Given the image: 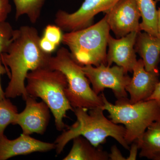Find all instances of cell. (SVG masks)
Wrapping results in <instances>:
<instances>
[{
    "instance_id": "cell-1",
    "label": "cell",
    "mask_w": 160,
    "mask_h": 160,
    "mask_svg": "<svg viewBox=\"0 0 160 160\" xmlns=\"http://www.w3.org/2000/svg\"><path fill=\"white\" fill-rule=\"evenodd\" d=\"M40 38L34 27L21 26L14 30L7 51L0 53L3 64L10 72V81L5 91L6 98L22 96L26 100L29 96L25 86L28 73L48 67L51 54L40 48Z\"/></svg>"
},
{
    "instance_id": "cell-2",
    "label": "cell",
    "mask_w": 160,
    "mask_h": 160,
    "mask_svg": "<svg viewBox=\"0 0 160 160\" xmlns=\"http://www.w3.org/2000/svg\"><path fill=\"white\" fill-rule=\"evenodd\" d=\"M104 110L102 106L91 109L73 108L76 121L55 141L57 154L62 153L70 141L79 136L85 138L96 147L106 142L107 138L112 137L125 149L129 150V145L125 139L126 128L108 119L104 115Z\"/></svg>"
},
{
    "instance_id": "cell-3",
    "label": "cell",
    "mask_w": 160,
    "mask_h": 160,
    "mask_svg": "<svg viewBox=\"0 0 160 160\" xmlns=\"http://www.w3.org/2000/svg\"><path fill=\"white\" fill-rule=\"evenodd\" d=\"M26 80L29 96L42 100L54 116L57 129L64 130L67 127L63 122L66 112L73 110L65 92L68 82L65 75L59 70L45 67L29 72Z\"/></svg>"
},
{
    "instance_id": "cell-4",
    "label": "cell",
    "mask_w": 160,
    "mask_h": 160,
    "mask_svg": "<svg viewBox=\"0 0 160 160\" xmlns=\"http://www.w3.org/2000/svg\"><path fill=\"white\" fill-rule=\"evenodd\" d=\"M101 96L102 108L109 112L108 117L112 122L125 126V139L129 145L139 142L148 127L154 122L160 121V103L156 100L131 104L127 98L117 100L113 104L108 101L103 92Z\"/></svg>"
},
{
    "instance_id": "cell-5",
    "label": "cell",
    "mask_w": 160,
    "mask_h": 160,
    "mask_svg": "<svg viewBox=\"0 0 160 160\" xmlns=\"http://www.w3.org/2000/svg\"><path fill=\"white\" fill-rule=\"evenodd\" d=\"M110 29L106 16L94 25L63 34L62 42L68 46L81 66H107V46Z\"/></svg>"
},
{
    "instance_id": "cell-6",
    "label": "cell",
    "mask_w": 160,
    "mask_h": 160,
    "mask_svg": "<svg viewBox=\"0 0 160 160\" xmlns=\"http://www.w3.org/2000/svg\"><path fill=\"white\" fill-rule=\"evenodd\" d=\"M82 66L75 61L68 49L62 47L55 56L49 59L48 68L62 72L68 82L65 90L67 98L72 108L91 109L103 106L102 99L90 87Z\"/></svg>"
},
{
    "instance_id": "cell-7",
    "label": "cell",
    "mask_w": 160,
    "mask_h": 160,
    "mask_svg": "<svg viewBox=\"0 0 160 160\" xmlns=\"http://www.w3.org/2000/svg\"><path fill=\"white\" fill-rule=\"evenodd\" d=\"M82 68L96 94L99 95L106 88H109L117 100L128 98L126 87L131 78L122 67L117 65L111 67L102 64L95 67L86 65Z\"/></svg>"
},
{
    "instance_id": "cell-8",
    "label": "cell",
    "mask_w": 160,
    "mask_h": 160,
    "mask_svg": "<svg viewBox=\"0 0 160 160\" xmlns=\"http://www.w3.org/2000/svg\"><path fill=\"white\" fill-rule=\"evenodd\" d=\"M119 0H85L77 11L69 13L59 10L55 15L56 25L62 30L69 32L91 26L94 17L111 9Z\"/></svg>"
},
{
    "instance_id": "cell-9",
    "label": "cell",
    "mask_w": 160,
    "mask_h": 160,
    "mask_svg": "<svg viewBox=\"0 0 160 160\" xmlns=\"http://www.w3.org/2000/svg\"><path fill=\"white\" fill-rule=\"evenodd\" d=\"M105 13L110 30L117 38L133 32L142 31L139 22L141 16L135 0H119Z\"/></svg>"
},
{
    "instance_id": "cell-10",
    "label": "cell",
    "mask_w": 160,
    "mask_h": 160,
    "mask_svg": "<svg viewBox=\"0 0 160 160\" xmlns=\"http://www.w3.org/2000/svg\"><path fill=\"white\" fill-rule=\"evenodd\" d=\"M25 101L26 107L22 112L18 113L14 125L21 127L23 134H44L50 120L49 107L43 101L38 102L29 96Z\"/></svg>"
},
{
    "instance_id": "cell-11",
    "label": "cell",
    "mask_w": 160,
    "mask_h": 160,
    "mask_svg": "<svg viewBox=\"0 0 160 160\" xmlns=\"http://www.w3.org/2000/svg\"><path fill=\"white\" fill-rule=\"evenodd\" d=\"M138 33L133 32L119 38H115L109 35V49L106 57L107 66H111L115 63L127 72H132L138 61L135 45Z\"/></svg>"
},
{
    "instance_id": "cell-12",
    "label": "cell",
    "mask_w": 160,
    "mask_h": 160,
    "mask_svg": "<svg viewBox=\"0 0 160 160\" xmlns=\"http://www.w3.org/2000/svg\"><path fill=\"white\" fill-rule=\"evenodd\" d=\"M133 76L126 87L131 104L147 101L154 92L158 82L159 72L146 71L142 59L138 60L133 70Z\"/></svg>"
},
{
    "instance_id": "cell-13",
    "label": "cell",
    "mask_w": 160,
    "mask_h": 160,
    "mask_svg": "<svg viewBox=\"0 0 160 160\" xmlns=\"http://www.w3.org/2000/svg\"><path fill=\"white\" fill-rule=\"evenodd\" d=\"M54 143H48L22 133L18 138L9 140L5 135L0 137V160L35 152H46L56 149Z\"/></svg>"
},
{
    "instance_id": "cell-14",
    "label": "cell",
    "mask_w": 160,
    "mask_h": 160,
    "mask_svg": "<svg viewBox=\"0 0 160 160\" xmlns=\"http://www.w3.org/2000/svg\"><path fill=\"white\" fill-rule=\"evenodd\" d=\"M135 49L143 60L146 71L159 72L160 36H154L145 32H140L137 37Z\"/></svg>"
},
{
    "instance_id": "cell-15",
    "label": "cell",
    "mask_w": 160,
    "mask_h": 160,
    "mask_svg": "<svg viewBox=\"0 0 160 160\" xmlns=\"http://www.w3.org/2000/svg\"><path fill=\"white\" fill-rule=\"evenodd\" d=\"M72 140V148L63 160H109L108 152L99 146L95 147L83 137L79 136Z\"/></svg>"
},
{
    "instance_id": "cell-16",
    "label": "cell",
    "mask_w": 160,
    "mask_h": 160,
    "mask_svg": "<svg viewBox=\"0 0 160 160\" xmlns=\"http://www.w3.org/2000/svg\"><path fill=\"white\" fill-rule=\"evenodd\" d=\"M137 143L140 158L157 160L160 156V121L149 126Z\"/></svg>"
},
{
    "instance_id": "cell-17",
    "label": "cell",
    "mask_w": 160,
    "mask_h": 160,
    "mask_svg": "<svg viewBox=\"0 0 160 160\" xmlns=\"http://www.w3.org/2000/svg\"><path fill=\"white\" fill-rule=\"evenodd\" d=\"M139 10L142 22L141 31L154 36H159L157 27L158 9L155 0H135Z\"/></svg>"
},
{
    "instance_id": "cell-18",
    "label": "cell",
    "mask_w": 160,
    "mask_h": 160,
    "mask_svg": "<svg viewBox=\"0 0 160 160\" xmlns=\"http://www.w3.org/2000/svg\"><path fill=\"white\" fill-rule=\"evenodd\" d=\"M16 8L17 20L23 15H26L32 23H36L47 0H12Z\"/></svg>"
},
{
    "instance_id": "cell-19",
    "label": "cell",
    "mask_w": 160,
    "mask_h": 160,
    "mask_svg": "<svg viewBox=\"0 0 160 160\" xmlns=\"http://www.w3.org/2000/svg\"><path fill=\"white\" fill-rule=\"evenodd\" d=\"M18 113L17 107L9 98H6L0 101V137L4 135L7 126L14 125Z\"/></svg>"
},
{
    "instance_id": "cell-20",
    "label": "cell",
    "mask_w": 160,
    "mask_h": 160,
    "mask_svg": "<svg viewBox=\"0 0 160 160\" xmlns=\"http://www.w3.org/2000/svg\"><path fill=\"white\" fill-rule=\"evenodd\" d=\"M14 30L8 22L0 24V53L6 52L12 41Z\"/></svg>"
},
{
    "instance_id": "cell-21",
    "label": "cell",
    "mask_w": 160,
    "mask_h": 160,
    "mask_svg": "<svg viewBox=\"0 0 160 160\" xmlns=\"http://www.w3.org/2000/svg\"><path fill=\"white\" fill-rule=\"evenodd\" d=\"M62 30L56 25H48L46 26L43 37L50 42L57 46L62 42L63 36Z\"/></svg>"
},
{
    "instance_id": "cell-22",
    "label": "cell",
    "mask_w": 160,
    "mask_h": 160,
    "mask_svg": "<svg viewBox=\"0 0 160 160\" xmlns=\"http://www.w3.org/2000/svg\"><path fill=\"white\" fill-rule=\"evenodd\" d=\"M11 9L9 0H0V24L6 22Z\"/></svg>"
},
{
    "instance_id": "cell-23",
    "label": "cell",
    "mask_w": 160,
    "mask_h": 160,
    "mask_svg": "<svg viewBox=\"0 0 160 160\" xmlns=\"http://www.w3.org/2000/svg\"><path fill=\"white\" fill-rule=\"evenodd\" d=\"M39 45L40 48L43 51L46 53L51 54L52 52L56 50L57 48L58 47L54 44H52L48 40H46L43 37L40 38Z\"/></svg>"
},
{
    "instance_id": "cell-24",
    "label": "cell",
    "mask_w": 160,
    "mask_h": 160,
    "mask_svg": "<svg viewBox=\"0 0 160 160\" xmlns=\"http://www.w3.org/2000/svg\"><path fill=\"white\" fill-rule=\"evenodd\" d=\"M6 73L9 76V78L10 77V71L3 64L2 57L0 54V101L6 98L5 91L3 90L2 85H1V77L2 75L6 74Z\"/></svg>"
},
{
    "instance_id": "cell-25",
    "label": "cell",
    "mask_w": 160,
    "mask_h": 160,
    "mask_svg": "<svg viewBox=\"0 0 160 160\" xmlns=\"http://www.w3.org/2000/svg\"><path fill=\"white\" fill-rule=\"evenodd\" d=\"M111 152L109 153V159L111 160H126V158L124 157L121 153L119 149L115 145L111 147Z\"/></svg>"
},
{
    "instance_id": "cell-26",
    "label": "cell",
    "mask_w": 160,
    "mask_h": 160,
    "mask_svg": "<svg viewBox=\"0 0 160 160\" xmlns=\"http://www.w3.org/2000/svg\"><path fill=\"white\" fill-rule=\"evenodd\" d=\"M131 148L129 149L130 150V154L128 158H126L127 160H134L136 159L137 156L139 149L138 146L136 142H134L132 143Z\"/></svg>"
},
{
    "instance_id": "cell-27",
    "label": "cell",
    "mask_w": 160,
    "mask_h": 160,
    "mask_svg": "<svg viewBox=\"0 0 160 160\" xmlns=\"http://www.w3.org/2000/svg\"><path fill=\"white\" fill-rule=\"evenodd\" d=\"M156 100L160 103V81L156 86L155 89L153 93L148 100Z\"/></svg>"
},
{
    "instance_id": "cell-28",
    "label": "cell",
    "mask_w": 160,
    "mask_h": 160,
    "mask_svg": "<svg viewBox=\"0 0 160 160\" xmlns=\"http://www.w3.org/2000/svg\"><path fill=\"white\" fill-rule=\"evenodd\" d=\"M157 27L158 32L160 35V7L158 9Z\"/></svg>"
},
{
    "instance_id": "cell-29",
    "label": "cell",
    "mask_w": 160,
    "mask_h": 160,
    "mask_svg": "<svg viewBox=\"0 0 160 160\" xmlns=\"http://www.w3.org/2000/svg\"><path fill=\"white\" fill-rule=\"evenodd\" d=\"M155 1L157 2H160V0H155Z\"/></svg>"
},
{
    "instance_id": "cell-30",
    "label": "cell",
    "mask_w": 160,
    "mask_h": 160,
    "mask_svg": "<svg viewBox=\"0 0 160 160\" xmlns=\"http://www.w3.org/2000/svg\"><path fill=\"white\" fill-rule=\"evenodd\" d=\"M157 160H160V156L158 158Z\"/></svg>"
}]
</instances>
